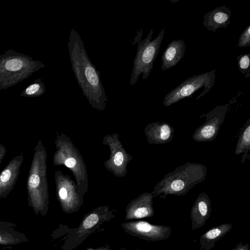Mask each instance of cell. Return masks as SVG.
Segmentation results:
<instances>
[{
  "instance_id": "5bb4252c",
  "label": "cell",
  "mask_w": 250,
  "mask_h": 250,
  "mask_svg": "<svg viewBox=\"0 0 250 250\" xmlns=\"http://www.w3.org/2000/svg\"><path fill=\"white\" fill-rule=\"evenodd\" d=\"M16 224L0 220V246H13L29 241L26 235L16 229Z\"/></svg>"
},
{
  "instance_id": "2e32d148",
  "label": "cell",
  "mask_w": 250,
  "mask_h": 250,
  "mask_svg": "<svg viewBox=\"0 0 250 250\" xmlns=\"http://www.w3.org/2000/svg\"><path fill=\"white\" fill-rule=\"evenodd\" d=\"M250 150V119H248L241 131L239 139L236 146L234 154L239 155L244 153L241 163L247 158Z\"/></svg>"
},
{
  "instance_id": "e0dca14e",
  "label": "cell",
  "mask_w": 250,
  "mask_h": 250,
  "mask_svg": "<svg viewBox=\"0 0 250 250\" xmlns=\"http://www.w3.org/2000/svg\"><path fill=\"white\" fill-rule=\"evenodd\" d=\"M153 197L151 194H148L143 197L141 204L138 205V207L134 209L131 217L139 219L153 216Z\"/></svg>"
},
{
  "instance_id": "83f0119b",
  "label": "cell",
  "mask_w": 250,
  "mask_h": 250,
  "mask_svg": "<svg viewBox=\"0 0 250 250\" xmlns=\"http://www.w3.org/2000/svg\"></svg>"
},
{
  "instance_id": "44dd1931",
  "label": "cell",
  "mask_w": 250,
  "mask_h": 250,
  "mask_svg": "<svg viewBox=\"0 0 250 250\" xmlns=\"http://www.w3.org/2000/svg\"><path fill=\"white\" fill-rule=\"evenodd\" d=\"M98 220L99 217L97 214H90L84 220L83 226L85 229L91 228L96 225Z\"/></svg>"
},
{
  "instance_id": "8fae6325",
  "label": "cell",
  "mask_w": 250,
  "mask_h": 250,
  "mask_svg": "<svg viewBox=\"0 0 250 250\" xmlns=\"http://www.w3.org/2000/svg\"><path fill=\"white\" fill-rule=\"evenodd\" d=\"M231 15L230 9L225 5L217 7L205 14L203 25L209 31L213 32L219 28H226L230 23Z\"/></svg>"
},
{
  "instance_id": "cb8c5ba5",
  "label": "cell",
  "mask_w": 250,
  "mask_h": 250,
  "mask_svg": "<svg viewBox=\"0 0 250 250\" xmlns=\"http://www.w3.org/2000/svg\"><path fill=\"white\" fill-rule=\"evenodd\" d=\"M234 250H249V244H243L242 242H240L236 246Z\"/></svg>"
},
{
  "instance_id": "484cf974",
  "label": "cell",
  "mask_w": 250,
  "mask_h": 250,
  "mask_svg": "<svg viewBox=\"0 0 250 250\" xmlns=\"http://www.w3.org/2000/svg\"><path fill=\"white\" fill-rule=\"evenodd\" d=\"M59 195L62 199H64L67 196V191L65 188H62L59 191Z\"/></svg>"
},
{
  "instance_id": "52a82bcc",
  "label": "cell",
  "mask_w": 250,
  "mask_h": 250,
  "mask_svg": "<svg viewBox=\"0 0 250 250\" xmlns=\"http://www.w3.org/2000/svg\"><path fill=\"white\" fill-rule=\"evenodd\" d=\"M228 105H218L206 114L201 116L206 117V121L195 129L192 139L197 142H211L217 137L228 110Z\"/></svg>"
},
{
  "instance_id": "30bf717a",
  "label": "cell",
  "mask_w": 250,
  "mask_h": 250,
  "mask_svg": "<svg viewBox=\"0 0 250 250\" xmlns=\"http://www.w3.org/2000/svg\"><path fill=\"white\" fill-rule=\"evenodd\" d=\"M212 211L210 199L206 192L200 193L196 199L190 211L191 229L202 227L210 217Z\"/></svg>"
},
{
  "instance_id": "d4e9b609",
  "label": "cell",
  "mask_w": 250,
  "mask_h": 250,
  "mask_svg": "<svg viewBox=\"0 0 250 250\" xmlns=\"http://www.w3.org/2000/svg\"><path fill=\"white\" fill-rule=\"evenodd\" d=\"M76 164V161L73 158H70L65 162V165L68 167H74Z\"/></svg>"
},
{
  "instance_id": "ac0fdd59",
  "label": "cell",
  "mask_w": 250,
  "mask_h": 250,
  "mask_svg": "<svg viewBox=\"0 0 250 250\" xmlns=\"http://www.w3.org/2000/svg\"><path fill=\"white\" fill-rule=\"evenodd\" d=\"M45 91L44 83L41 79H36L21 93V96L33 98L42 95Z\"/></svg>"
},
{
  "instance_id": "7402d4cb",
  "label": "cell",
  "mask_w": 250,
  "mask_h": 250,
  "mask_svg": "<svg viewBox=\"0 0 250 250\" xmlns=\"http://www.w3.org/2000/svg\"><path fill=\"white\" fill-rule=\"evenodd\" d=\"M123 160L124 157L122 152H118L115 154L114 162L116 166H120L122 164Z\"/></svg>"
},
{
  "instance_id": "3957f363",
  "label": "cell",
  "mask_w": 250,
  "mask_h": 250,
  "mask_svg": "<svg viewBox=\"0 0 250 250\" xmlns=\"http://www.w3.org/2000/svg\"><path fill=\"white\" fill-rule=\"evenodd\" d=\"M45 66L28 55L9 49L0 55V90L14 86Z\"/></svg>"
},
{
  "instance_id": "7c38bea8",
  "label": "cell",
  "mask_w": 250,
  "mask_h": 250,
  "mask_svg": "<svg viewBox=\"0 0 250 250\" xmlns=\"http://www.w3.org/2000/svg\"><path fill=\"white\" fill-rule=\"evenodd\" d=\"M185 42L183 39L173 40L163 52L161 57V69L166 70L176 65L185 56Z\"/></svg>"
},
{
  "instance_id": "6da1fadb",
  "label": "cell",
  "mask_w": 250,
  "mask_h": 250,
  "mask_svg": "<svg viewBox=\"0 0 250 250\" xmlns=\"http://www.w3.org/2000/svg\"><path fill=\"white\" fill-rule=\"evenodd\" d=\"M71 68L83 95L92 104H103L106 100L100 71L90 60L78 32L73 28L67 43Z\"/></svg>"
},
{
  "instance_id": "5b68a950",
  "label": "cell",
  "mask_w": 250,
  "mask_h": 250,
  "mask_svg": "<svg viewBox=\"0 0 250 250\" xmlns=\"http://www.w3.org/2000/svg\"><path fill=\"white\" fill-rule=\"evenodd\" d=\"M153 33V29H151L147 37L138 43L130 80V85L136 83L141 74L143 80L147 79L153 67L164 37L165 29L162 28L157 36L151 41Z\"/></svg>"
},
{
  "instance_id": "603a6c76",
  "label": "cell",
  "mask_w": 250,
  "mask_h": 250,
  "mask_svg": "<svg viewBox=\"0 0 250 250\" xmlns=\"http://www.w3.org/2000/svg\"><path fill=\"white\" fill-rule=\"evenodd\" d=\"M7 152V149L5 146L0 143V164L1 163L3 159H4L6 153Z\"/></svg>"
},
{
  "instance_id": "7a4b0ae2",
  "label": "cell",
  "mask_w": 250,
  "mask_h": 250,
  "mask_svg": "<svg viewBox=\"0 0 250 250\" xmlns=\"http://www.w3.org/2000/svg\"><path fill=\"white\" fill-rule=\"evenodd\" d=\"M207 167L200 164L187 162L166 174L156 185L154 196L166 198L169 194L183 196L206 178Z\"/></svg>"
},
{
  "instance_id": "d6986e66",
  "label": "cell",
  "mask_w": 250,
  "mask_h": 250,
  "mask_svg": "<svg viewBox=\"0 0 250 250\" xmlns=\"http://www.w3.org/2000/svg\"><path fill=\"white\" fill-rule=\"evenodd\" d=\"M238 69L246 78L250 76V54L240 55L237 57Z\"/></svg>"
},
{
  "instance_id": "ffe728a7",
  "label": "cell",
  "mask_w": 250,
  "mask_h": 250,
  "mask_svg": "<svg viewBox=\"0 0 250 250\" xmlns=\"http://www.w3.org/2000/svg\"><path fill=\"white\" fill-rule=\"evenodd\" d=\"M237 46L239 47L250 46V25H249L241 34Z\"/></svg>"
},
{
  "instance_id": "9a60e30c",
  "label": "cell",
  "mask_w": 250,
  "mask_h": 250,
  "mask_svg": "<svg viewBox=\"0 0 250 250\" xmlns=\"http://www.w3.org/2000/svg\"><path fill=\"white\" fill-rule=\"evenodd\" d=\"M232 228L231 224L226 223L207 231L199 238V250H212L215 243L229 232Z\"/></svg>"
},
{
  "instance_id": "8992f818",
  "label": "cell",
  "mask_w": 250,
  "mask_h": 250,
  "mask_svg": "<svg viewBox=\"0 0 250 250\" xmlns=\"http://www.w3.org/2000/svg\"><path fill=\"white\" fill-rule=\"evenodd\" d=\"M216 70L194 75L187 79L164 97L163 104L168 107L181 100L190 97L204 87L208 93L215 83Z\"/></svg>"
},
{
  "instance_id": "4316f807",
  "label": "cell",
  "mask_w": 250,
  "mask_h": 250,
  "mask_svg": "<svg viewBox=\"0 0 250 250\" xmlns=\"http://www.w3.org/2000/svg\"><path fill=\"white\" fill-rule=\"evenodd\" d=\"M231 250H234V248L231 249Z\"/></svg>"
},
{
  "instance_id": "277c9868",
  "label": "cell",
  "mask_w": 250,
  "mask_h": 250,
  "mask_svg": "<svg viewBox=\"0 0 250 250\" xmlns=\"http://www.w3.org/2000/svg\"><path fill=\"white\" fill-rule=\"evenodd\" d=\"M27 180L28 205L36 215L46 212L45 189V153L41 141L35 146Z\"/></svg>"
},
{
  "instance_id": "4fadbf2b",
  "label": "cell",
  "mask_w": 250,
  "mask_h": 250,
  "mask_svg": "<svg viewBox=\"0 0 250 250\" xmlns=\"http://www.w3.org/2000/svg\"><path fill=\"white\" fill-rule=\"evenodd\" d=\"M174 132V128L169 124L157 122L148 125L147 135L150 143L161 145L171 142Z\"/></svg>"
},
{
  "instance_id": "ba28073f",
  "label": "cell",
  "mask_w": 250,
  "mask_h": 250,
  "mask_svg": "<svg viewBox=\"0 0 250 250\" xmlns=\"http://www.w3.org/2000/svg\"><path fill=\"white\" fill-rule=\"evenodd\" d=\"M24 160L22 152L14 157L0 173V198L5 199L13 190Z\"/></svg>"
},
{
  "instance_id": "9c48e42d",
  "label": "cell",
  "mask_w": 250,
  "mask_h": 250,
  "mask_svg": "<svg viewBox=\"0 0 250 250\" xmlns=\"http://www.w3.org/2000/svg\"><path fill=\"white\" fill-rule=\"evenodd\" d=\"M131 226L135 234L151 241L167 239L171 233V229L169 226L153 225L146 221L134 222Z\"/></svg>"
}]
</instances>
